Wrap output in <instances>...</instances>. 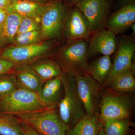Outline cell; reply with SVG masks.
Segmentation results:
<instances>
[{"mask_svg":"<svg viewBox=\"0 0 135 135\" xmlns=\"http://www.w3.org/2000/svg\"><path fill=\"white\" fill-rule=\"evenodd\" d=\"M60 77L64 92L58 105V112L63 122L70 128L86 116V113L77 91L74 76L63 73Z\"/></svg>","mask_w":135,"mask_h":135,"instance_id":"1","label":"cell"},{"mask_svg":"<svg viewBox=\"0 0 135 135\" xmlns=\"http://www.w3.org/2000/svg\"><path fill=\"white\" fill-rule=\"evenodd\" d=\"M40 135H66L70 128L61 120L55 108L15 115Z\"/></svg>","mask_w":135,"mask_h":135,"instance_id":"2","label":"cell"},{"mask_svg":"<svg viewBox=\"0 0 135 135\" xmlns=\"http://www.w3.org/2000/svg\"><path fill=\"white\" fill-rule=\"evenodd\" d=\"M88 40L83 39L68 42L56 56L62 70L73 76L88 74Z\"/></svg>","mask_w":135,"mask_h":135,"instance_id":"3","label":"cell"},{"mask_svg":"<svg viewBox=\"0 0 135 135\" xmlns=\"http://www.w3.org/2000/svg\"><path fill=\"white\" fill-rule=\"evenodd\" d=\"M0 108L1 112L15 116L50 107L44 103L38 94L18 88L0 99Z\"/></svg>","mask_w":135,"mask_h":135,"instance_id":"4","label":"cell"},{"mask_svg":"<svg viewBox=\"0 0 135 135\" xmlns=\"http://www.w3.org/2000/svg\"><path fill=\"white\" fill-rule=\"evenodd\" d=\"M73 5L59 1L47 4L40 20L42 39H55L60 36L64 31L67 15Z\"/></svg>","mask_w":135,"mask_h":135,"instance_id":"5","label":"cell"},{"mask_svg":"<svg viewBox=\"0 0 135 135\" xmlns=\"http://www.w3.org/2000/svg\"><path fill=\"white\" fill-rule=\"evenodd\" d=\"M134 98L130 95L109 93L102 97L99 104L100 117L104 122L116 119H128L134 109Z\"/></svg>","mask_w":135,"mask_h":135,"instance_id":"6","label":"cell"},{"mask_svg":"<svg viewBox=\"0 0 135 135\" xmlns=\"http://www.w3.org/2000/svg\"><path fill=\"white\" fill-rule=\"evenodd\" d=\"M76 87L87 116L96 113V110L102 98L101 85L88 74L74 75Z\"/></svg>","mask_w":135,"mask_h":135,"instance_id":"7","label":"cell"},{"mask_svg":"<svg viewBox=\"0 0 135 135\" xmlns=\"http://www.w3.org/2000/svg\"><path fill=\"white\" fill-rule=\"evenodd\" d=\"M75 5L86 18L92 35L105 28L111 7L110 1L83 0Z\"/></svg>","mask_w":135,"mask_h":135,"instance_id":"8","label":"cell"},{"mask_svg":"<svg viewBox=\"0 0 135 135\" xmlns=\"http://www.w3.org/2000/svg\"><path fill=\"white\" fill-rule=\"evenodd\" d=\"M50 42H40L27 46H9L3 51L0 57L16 64H22L35 60L52 48Z\"/></svg>","mask_w":135,"mask_h":135,"instance_id":"9","label":"cell"},{"mask_svg":"<svg viewBox=\"0 0 135 135\" xmlns=\"http://www.w3.org/2000/svg\"><path fill=\"white\" fill-rule=\"evenodd\" d=\"M118 40V47L112 63L111 72L105 84L121 72L134 65L132 60L135 51V40L130 36H120Z\"/></svg>","mask_w":135,"mask_h":135,"instance_id":"10","label":"cell"},{"mask_svg":"<svg viewBox=\"0 0 135 135\" xmlns=\"http://www.w3.org/2000/svg\"><path fill=\"white\" fill-rule=\"evenodd\" d=\"M63 32L68 42L80 39L88 40L92 35L86 18L74 5L67 15Z\"/></svg>","mask_w":135,"mask_h":135,"instance_id":"11","label":"cell"},{"mask_svg":"<svg viewBox=\"0 0 135 135\" xmlns=\"http://www.w3.org/2000/svg\"><path fill=\"white\" fill-rule=\"evenodd\" d=\"M88 47V57L101 55L110 56L116 52L118 44L116 35L104 29L92 35Z\"/></svg>","mask_w":135,"mask_h":135,"instance_id":"12","label":"cell"},{"mask_svg":"<svg viewBox=\"0 0 135 135\" xmlns=\"http://www.w3.org/2000/svg\"><path fill=\"white\" fill-rule=\"evenodd\" d=\"M135 22L134 2L122 6L108 17L105 27L115 35L123 33Z\"/></svg>","mask_w":135,"mask_h":135,"instance_id":"13","label":"cell"},{"mask_svg":"<svg viewBox=\"0 0 135 135\" xmlns=\"http://www.w3.org/2000/svg\"><path fill=\"white\" fill-rule=\"evenodd\" d=\"M64 87L61 77H55L44 83L39 96L48 107L56 108L64 95Z\"/></svg>","mask_w":135,"mask_h":135,"instance_id":"14","label":"cell"},{"mask_svg":"<svg viewBox=\"0 0 135 135\" xmlns=\"http://www.w3.org/2000/svg\"><path fill=\"white\" fill-rule=\"evenodd\" d=\"M106 84L116 93H133L135 90V66L118 74Z\"/></svg>","mask_w":135,"mask_h":135,"instance_id":"15","label":"cell"},{"mask_svg":"<svg viewBox=\"0 0 135 135\" xmlns=\"http://www.w3.org/2000/svg\"><path fill=\"white\" fill-rule=\"evenodd\" d=\"M47 4H41L28 0H15L6 10L22 17L31 18L40 23L41 16Z\"/></svg>","mask_w":135,"mask_h":135,"instance_id":"16","label":"cell"},{"mask_svg":"<svg viewBox=\"0 0 135 135\" xmlns=\"http://www.w3.org/2000/svg\"><path fill=\"white\" fill-rule=\"evenodd\" d=\"M14 74L18 88L39 95L43 83L30 66L20 68Z\"/></svg>","mask_w":135,"mask_h":135,"instance_id":"17","label":"cell"},{"mask_svg":"<svg viewBox=\"0 0 135 135\" xmlns=\"http://www.w3.org/2000/svg\"><path fill=\"white\" fill-rule=\"evenodd\" d=\"M112 68L110 56H101L88 64L89 74L100 85L105 84Z\"/></svg>","mask_w":135,"mask_h":135,"instance_id":"18","label":"cell"},{"mask_svg":"<svg viewBox=\"0 0 135 135\" xmlns=\"http://www.w3.org/2000/svg\"><path fill=\"white\" fill-rule=\"evenodd\" d=\"M101 128L97 113L87 116L67 131L66 135H97Z\"/></svg>","mask_w":135,"mask_h":135,"instance_id":"19","label":"cell"},{"mask_svg":"<svg viewBox=\"0 0 135 135\" xmlns=\"http://www.w3.org/2000/svg\"><path fill=\"white\" fill-rule=\"evenodd\" d=\"M30 67L43 83L53 78L60 77L63 73L58 64L52 60L38 61L33 63Z\"/></svg>","mask_w":135,"mask_h":135,"instance_id":"20","label":"cell"},{"mask_svg":"<svg viewBox=\"0 0 135 135\" xmlns=\"http://www.w3.org/2000/svg\"><path fill=\"white\" fill-rule=\"evenodd\" d=\"M22 18V16L16 13L8 12L6 21L0 35L5 45L7 44L12 43L17 33Z\"/></svg>","mask_w":135,"mask_h":135,"instance_id":"21","label":"cell"},{"mask_svg":"<svg viewBox=\"0 0 135 135\" xmlns=\"http://www.w3.org/2000/svg\"><path fill=\"white\" fill-rule=\"evenodd\" d=\"M0 135H24L21 121L12 114L0 112Z\"/></svg>","mask_w":135,"mask_h":135,"instance_id":"22","label":"cell"},{"mask_svg":"<svg viewBox=\"0 0 135 135\" xmlns=\"http://www.w3.org/2000/svg\"><path fill=\"white\" fill-rule=\"evenodd\" d=\"M104 132L106 135H126L129 128L127 119H116L104 122Z\"/></svg>","mask_w":135,"mask_h":135,"instance_id":"23","label":"cell"},{"mask_svg":"<svg viewBox=\"0 0 135 135\" xmlns=\"http://www.w3.org/2000/svg\"><path fill=\"white\" fill-rule=\"evenodd\" d=\"M14 74H4L0 75V99L18 88Z\"/></svg>","mask_w":135,"mask_h":135,"instance_id":"24","label":"cell"},{"mask_svg":"<svg viewBox=\"0 0 135 135\" xmlns=\"http://www.w3.org/2000/svg\"><path fill=\"white\" fill-rule=\"evenodd\" d=\"M42 40L40 30H36L17 35L12 43L15 46H27L40 43Z\"/></svg>","mask_w":135,"mask_h":135,"instance_id":"25","label":"cell"},{"mask_svg":"<svg viewBox=\"0 0 135 135\" xmlns=\"http://www.w3.org/2000/svg\"><path fill=\"white\" fill-rule=\"evenodd\" d=\"M38 30H40V22L31 18L22 16L17 35Z\"/></svg>","mask_w":135,"mask_h":135,"instance_id":"26","label":"cell"},{"mask_svg":"<svg viewBox=\"0 0 135 135\" xmlns=\"http://www.w3.org/2000/svg\"><path fill=\"white\" fill-rule=\"evenodd\" d=\"M15 66L9 60L0 57V75L8 73Z\"/></svg>","mask_w":135,"mask_h":135,"instance_id":"27","label":"cell"},{"mask_svg":"<svg viewBox=\"0 0 135 135\" xmlns=\"http://www.w3.org/2000/svg\"><path fill=\"white\" fill-rule=\"evenodd\" d=\"M22 132L24 135H40L26 123L21 121Z\"/></svg>","mask_w":135,"mask_h":135,"instance_id":"28","label":"cell"},{"mask_svg":"<svg viewBox=\"0 0 135 135\" xmlns=\"http://www.w3.org/2000/svg\"><path fill=\"white\" fill-rule=\"evenodd\" d=\"M8 13L6 10L0 9V35L6 21Z\"/></svg>","mask_w":135,"mask_h":135,"instance_id":"29","label":"cell"},{"mask_svg":"<svg viewBox=\"0 0 135 135\" xmlns=\"http://www.w3.org/2000/svg\"><path fill=\"white\" fill-rule=\"evenodd\" d=\"M11 3L9 0H0V9L7 10Z\"/></svg>","mask_w":135,"mask_h":135,"instance_id":"30","label":"cell"},{"mask_svg":"<svg viewBox=\"0 0 135 135\" xmlns=\"http://www.w3.org/2000/svg\"><path fill=\"white\" fill-rule=\"evenodd\" d=\"M28 1L37 3H41V4H47V3H50L55 1H53V0H28Z\"/></svg>","mask_w":135,"mask_h":135,"instance_id":"31","label":"cell"},{"mask_svg":"<svg viewBox=\"0 0 135 135\" xmlns=\"http://www.w3.org/2000/svg\"><path fill=\"white\" fill-rule=\"evenodd\" d=\"M134 0H120V4L122 7L130 3L133 2Z\"/></svg>","mask_w":135,"mask_h":135,"instance_id":"32","label":"cell"},{"mask_svg":"<svg viewBox=\"0 0 135 135\" xmlns=\"http://www.w3.org/2000/svg\"><path fill=\"white\" fill-rule=\"evenodd\" d=\"M68 2L70 3V4L73 5H76L78 3L82 1L83 0H66Z\"/></svg>","mask_w":135,"mask_h":135,"instance_id":"33","label":"cell"},{"mask_svg":"<svg viewBox=\"0 0 135 135\" xmlns=\"http://www.w3.org/2000/svg\"><path fill=\"white\" fill-rule=\"evenodd\" d=\"M131 29L132 30V34L133 36H134L135 35V24L134 23L130 27Z\"/></svg>","mask_w":135,"mask_h":135,"instance_id":"34","label":"cell"},{"mask_svg":"<svg viewBox=\"0 0 135 135\" xmlns=\"http://www.w3.org/2000/svg\"><path fill=\"white\" fill-rule=\"evenodd\" d=\"M97 135H106L104 132L103 129L102 128L100 129Z\"/></svg>","mask_w":135,"mask_h":135,"instance_id":"35","label":"cell"},{"mask_svg":"<svg viewBox=\"0 0 135 135\" xmlns=\"http://www.w3.org/2000/svg\"><path fill=\"white\" fill-rule=\"evenodd\" d=\"M4 46H5V44H4V43H3L2 39L1 38V36H0V49L2 47H3Z\"/></svg>","mask_w":135,"mask_h":135,"instance_id":"36","label":"cell"},{"mask_svg":"<svg viewBox=\"0 0 135 135\" xmlns=\"http://www.w3.org/2000/svg\"><path fill=\"white\" fill-rule=\"evenodd\" d=\"M9 1L11 2V3H12L13 2H14V1H15V0H9Z\"/></svg>","mask_w":135,"mask_h":135,"instance_id":"37","label":"cell"},{"mask_svg":"<svg viewBox=\"0 0 135 135\" xmlns=\"http://www.w3.org/2000/svg\"><path fill=\"white\" fill-rule=\"evenodd\" d=\"M0 112H1V108H0Z\"/></svg>","mask_w":135,"mask_h":135,"instance_id":"38","label":"cell"},{"mask_svg":"<svg viewBox=\"0 0 135 135\" xmlns=\"http://www.w3.org/2000/svg\"><path fill=\"white\" fill-rule=\"evenodd\" d=\"M107 1H110V0H107Z\"/></svg>","mask_w":135,"mask_h":135,"instance_id":"39","label":"cell"}]
</instances>
